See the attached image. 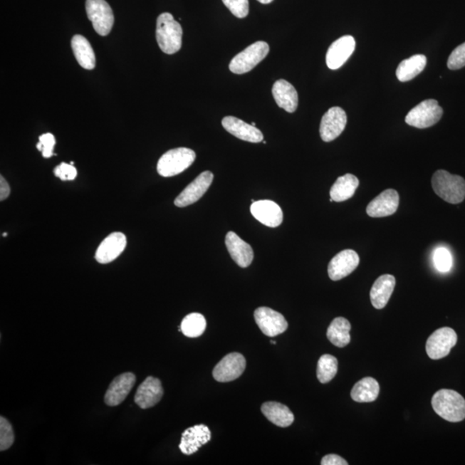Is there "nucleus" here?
<instances>
[{"label": "nucleus", "mask_w": 465, "mask_h": 465, "mask_svg": "<svg viewBox=\"0 0 465 465\" xmlns=\"http://www.w3.org/2000/svg\"><path fill=\"white\" fill-rule=\"evenodd\" d=\"M183 30L174 16L168 12L160 14L156 26V39L162 52L174 55L182 47Z\"/></svg>", "instance_id": "f257e3e1"}, {"label": "nucleus", "mask_w": 465, "mask_h": 465, "mask_svg": "<svg viewBox=\"0 0 465 465\" xmlns=\"http://www.w3.org/2000/svg\"><path fill=\"white\" fill-rule=\"evenodd\" d=\"M432 406L435 413L450 422H459L465 419V400L451 390H440L434 395Z\"/></svg>", "instance_id": "f03ea898"}, {"label": "nucleus", "mask_w": 465, "mask_h": 465, "mask_svg": "<svg viewBox=\"0 0 465 465\" xmlns=\"http://www.w3.org/2000/svg\"><path fill=\"white\" fill-rule=\"evenodd\" d=\"M432 187L440 199L451 204L462 203L465 199V180L459 175L438 170L432 178Z\"/></svg>", "instance_id": "7ed1b4c3"}, {"label": "nucleus", "mask_w": 465, "mask_h": 465, "mask_svg": "<svg viewBox=\"0 0 465 465\" xmlns=\"http://www.w3.org/2000/svg\"><path fill=\"white\" fill-rule=\"evenodd\" d=\"M196 160L194 151L187 147H178L164 153L159 160L157 172L160 176H176L190 167Z\"/></svg>", "instance_id": "20e7f679"}, {"label": "nucleus", "mask_w": 465, "mask_h": 465, "mask_svg": "<svg viewBox=\"0 0 465 465\" xmlns=\"http://www.w3.org/2000/svg\"><path fill=\"white\" fill-rule=\"evenodd\" d=\"M270 51L266 42H256L251 44L244 51L234 56L229 64V69L234 73H249L264 60Z\"/></svg>", "instance_id": "39448f33"}, {"label": "nucleus", "mask_w": 465, "mask_h": 465, "mask_svg": "<svg viewBox=\"0 0 465 465\" xmlns=\"http://www.w3.org/2000/svg\"><path fill=\"white\" fill-rule=\"evenodd\" d=\"M442 116L443 109L439 106L438 101L427 100L407 113L405 122L407 125L417 129H427L436 125Z\"/></svg>", "instance_id": "423d86ee"}, {"label": "nucleus", "mask_w": 465, "mask_h": 465, "mask_svg": "<svg viewBox=\"0 0 465 465\" xmlns=\"http://www.w3.org/2000/svg\"><path fill=\"white\" fill-rule=\"evenodd\" d=\"M85 10L98 34L109 35L114 24V14L109 4L105 0H86Z\"/></svg>", "instance_id": "0eeeda50"}, {"label": "nucleus", "mask_w": 465, "mask_h": 465, "mask_svg": "<svg viewBox=\"0 0 465 465\" xmlns=\"http://www.w3.org/2000/svg\"><path fill=\"white\" fill-rule=\"evenodd\" d=\"M458 341V335L451 328H442L436 330L427 341V355L432 360H440L449 355L452 348Z\"/></svg>", "instance_id": "6e6552de"}, {"label": "nucleus", "mask_w": 465, "mask_h": 465, "mask_svg": "<svg viewBox=\"0 0 465 465\" xmlns=\"http://www.w3.org/2000/svg\"><path fill=\"white\" fill-rule=\"evenodd\" d=\"M254 319L259 329L268 337L281 335L289 326L285 316L267 307L258 308L254 311Z\"/></svg>", "instance_id": "1a4fd4ad"}, {"label": "nucleus", "mask_w": 465, "mask_h": 465, "mask_svg": "<svg viewBox=\"0 0 465 465\" xmlns=\"http://www.w3.org/2000/svg\"><path fill=\"white\" fill-rule=\"evenodd\" d=\"M246 365V359L241 353H229L214 368L213 377L220 382L236 380L244 374Z\"/></svg>", "instance_id": "9d476101"}, {"label": "nucleus", "mask_w": 465, "mask_h": 465, "mask_svg": "<svg viewBox=\"0 0 465 465\" xmlns=\"http://www.w3.org/2000/svg\"><path fill=\"white\" fill-rule=\"evenodd\" d=\"M348 117L345 110L335 106L329 109L322 118L320 125V135L323 141L330 142L339 137L347 125Z\"/></svg>", "instance_id": "9b49d317"}, {"label": "nucleus", "mask_w": 465, "mask_h": 465, "mask_svg": "<svg viewBox=\"0 0 465 465\" xmlns=\"http://www.w3.org/2000/svg\"><path fill=\"white\" fill-rule=\"evenodd\" d=\"M214 179L211 172L205 171L192 181L184 189V191L176 197L174 204L177 207L184 208L196 203L208 191Z\"/></svg>", "instance_id": "f8f14e48"}, {"label": "nucleus", "mask_w": 465, "mask_h": 465, "mask_svg": "<svg viewBox=\"0 0 465 465\" xmlns=\"http://www.w3.org/2000/svg\"><path fill=\"white\" fill-rule=\"evenodd\" d=\"M360 264V256L355 251L347 249L335 255L329 263L328 273L333 281H339L351 274Z\"/></svg>", "instance_id": "ddd939ff"}, {"label": "nucleus", "mask_w": 465, "mask_h": 465, "mask_svg": "<svg viewBox=\"0 0 465 465\" xmlns=\"http://www.w3.org/2000/svg\"><path fill=\"white\" fill-rule=\"evenodd\" d=\"M356 48L355 39L352 36H344L336 40L329 47L326 56L328 67L332 70L339 69L347 63Z\"/></svg>", "instance_id": "4468645a"}, {"label": "nucleus", "mask_w": 465, "mask_h": 465, "mask_svg": "<svg viewBox=\"0 0 465 465\" xmlns=\"http://www.w3.org/2000/svg\"><path fill=\"white\" fill-rule=\"evenodd\" d=\"M135 375L125 372L115 377L105 395V402L110 407H116L125 400L135 384Z\"/></svg>", "instance_id": "2eb2a0df"}, {"label": "nucleus", "mask_w": 465, "mask_h": 465, "mask_svg": "<svg viewBox=\"0 0 465 465\" xmlns=\"http://www.w3.org/2000/svg\"><path fill=\"white\" fill-rule=\"evenodd\" d=\"M163 395L162 382L158 378L147 377L138 387L135 396V402L142 409H150L162 400Z\"/></svg>", "instance_id": "dca6fc26"}, {"label": "nucleus", "mask_w": 465, "mask_h": 465, "mask_svg": "<svg viewBox=\"0 0 465 465\" xmlns=\"http://www.w3.org/2000/svg\"><path fill=\"white\" fill-rule=\"evenodd\" d=\"M126 245L125 234L120 232L111 233L98 246L95 254L96 261L100 264H109L120 256Z\"/></svg>", "instance_id": "f3484780"}, {"label": "nucleus", "mask_w": 465, "mask_h": 465, "mask_svg": "<svg viewBox=\"0 0 465 465\" xmlns=\"http://www.w3.org/2000/svg\"><path fill=\"white\" fill-rule=\"evenodd\" d=\"M398 192L393 189H388L378 195L368 204L366 213L370 217L381 218L393 215L399 207Z\"/></svg>", "instance_id": "a211bd4d"}, {"label": "nucleus", "mask_w": 465, "mask_h": 465, "mask_svg": "<svg viewBox=\"0 0 465 465\" xmlns=\"http://www.w3.org/2000/svg\"><path fill=\"white\" fill-rule=\"evenodd\" d=\"M251 213L262 224L270 228H277L283 222V211L279 205L271 200L254 202Z\"/></svg>", "instance_id": "6ab92c4d"}, {"label": "nucleus", "mask_w": 465, "mask_h": 465, "mask_svg": "<svg viewBox=\"0 0 465 465\" xmlns=\"http://www.w3.org/2000/svg\"><path fill=\"white\" fill-rule=\"evenodd\" d=\"M211 439V432L205 425L189 427L182 434L179 449L184 455H192Z\"/></svg>", "instance_id": "aec40b11"}, {"label": "nucleus", "mask_w": 465, "mask_h": 465, "mask_svg": "<svg viewBox=\"0 0 465 465\" xmlns=\"http://www.w3.org/2000/svg\"><path fill=\"white\" fill-rule=\"evenodd\" d=\"M221 125L229 133L242 141L258 143L263 141L264 135L256 127L234 117H226L222 119Z\"/></svg>", "instance_id": "412c9836"}, {"label": "nucleus", "mask_w": 465, "mask_h": 465, "mask_svg": "<svg viewBox=\"0 0 465 465\" xmlns=\"http://www.w3.org/2000/svg\"><path fill=\"white\" fill-rule=\"evenodd\" d=\"M225 244L236 264L241 268H246L252 264L254 250L252 246L241 240L234 232L230 231L225 238Z\"/></svg>", "instance_id": "4be33fe9"}, {"label": "nucleus", "mask_w": 465, "mask_h": 465, "mask_svg": "<svg viewBox=\"0 0 465 465\" xmlns=\"http://www.w3.org/2000/svg\"><path fill=\"white\" fill-rule=\"evenodd\" d=\"M395 286H396V278L394 276L385 274L380 276L370 290V302L377 310H382L388 303L392 296Z\"/></svg>", "instance_id": "5701e85b"}, {"label": "nucleus", "mask_w": 465, "mask_h": 465, "mask_svg": "<svg viewBox=\"0 0 465 465\" xmlns=\"http://www.w3.org/2000/svg\"><path fill=\"white\" fill-rule=\"evenodd\" d=\"M273 95L278 107L289 113H293L298 109V94L290 82L278 80L273 86Z\"/></svg>", "instance_id": "b1692460"}, {"label": "nucleus", "mask_w": 465, "mask_h": 465, "mask_svg": "<svg viewBox=\"0 0 465 465\" xmlns=\"http://www.w3.org/2000/svg\"><path fill=\"white\" fill-rule=\"evenodd\" d=\"M261 412L274 425L288 427L294 422L295 417L289 407L281 402H267L261 406Z\"/></svg>", "instance_id": "393cba45"}, {"label": "nucleus", "mask_w": 465, "mask_h": 465, "mask_svg": "<svg viewBox=\"0 0 465 465\" xmlns=\"http://www.w3.org/2000/svg\"><path fill=\"white\" fill-rule=\"evenodd\" d=\"M72 49L78 63L82 68L88 70L95 68V53L85 37L80 35L74 36L72 38Z\"/></svg>", "instance_id": "a878e982"}, {"label": "nucleus", "mask_w": 465, "mask_h": 465, "mask_svg": "<svg viewBox=\"0 0 465 465\" xmlns=\"http://www.w3.org/2000/svg\"><path fill=\"white\" fill-rule=\"evenodd\" d=\"M360 185V180L356 176L348 174L340 177L333 184L330 190V197L333 201H347L355 195L357 187Z\"/></svg>", "instance_id": "bb28decb"}, {"label": "nucleus", "mask_w": 465, "mask_h": 465, "mask_svg": "<svg viewBox=\"0 0 465 465\" xmlns=\"http://www.w3.org/2000/svg\"><path fill=\"white\" fill-rule=\"evenodd\" d=\"M380 387L372 377H365L353 386L351 397L357 402H372L377 400Z\"/></svg>", "instance_id": "cd10ccee"}, {"label": "nucleus", "mask_w": 465, "mask_h": 465, "mask_svg": "<svg viewBox=\"0 0 465 465\" xmlns=\"http://www.w3.org/2000/svg\"><path fill=\"white\" fill-rule=\"evenodd\" d=\"M351 324L344 318H337L333 320L328 328L327 336L333 345L338 348H345L351 341Z\"/></svg>", "instance_id": "c85d7f7f"}, {"label": "nucleus", "mask_w": 465, "mask_h": 465, "mask_svg": "<svg viewBox=\"0 0 465 465\" xmlns=\"http://www.w3.org/2000/svg\"><path fill=\"white\" fill-rule=\"evenodd\" d=\"M427 63V57L424 55H415L402 61L397 69V79L402 82L414 79L425 69Z\"/></svg>", "instance_id": "c756f323"}, {"label": "nucleus", "mask_w": 465, "mask_h": 465, "mask_svg": "<svg viewBox=\"0 0 465 465\" xmlns=\"http://www.w3.org/2000/svg\"><path fill=\"white\" fill-rule=\"evenodd\" d=\"M207 323L203 315L199 313H192L185 316L181 323V332L189 338H197L207 329Z\"/></svg>", "instance_id": "7c9ffc66"}, {"label": "nucleus", "mask_w": 465, "mask_h": 465, "mask_svg": "<svg viewBox=\"0 0 465 465\" xmlns=\"http://www.w3.org/2000/svg\"><path fill=\"white\" fill-rule=\"evenodd\" d=\"M338 372V360L330 355H324L320 357L318 364V378L322 384H328Z\"/></svg>", "instance_id": "2f4dec72"}, {"label": "nucleus", "mask_w": 465, "mask_h": 465, "mask_svg": "<svg viewBox=\"0 0 465 465\" xmlns=\"http://www.w3.org/2000/svg\"><path fill=\"white\" fill-rule=\"evenodd\" d=\"M15 442V434L11 424L4 417H0V451L9 449Z\"/></svg>", "instance_id": "473e14b6"}, {"label": "nucleus", "mask_w": 465, "mask_h": 465, "mask_svg": "<svg viewBox=\"0 0 465 465\" xmlns=\"http://www.w3.org/2000/svg\"><path fill=\"white\" fill-rule=\"evenodd\" d=\"M434 263L440 273H447L452 266V257L449 250L444 248H439L434 254Z\"/></svg>", "instance_id": "72a5a7b5"}, {"label": "nucleus", "mask_w": 465, "mask_h": 465, "mask_svg": "<svg viewBox=\"0 0 465 465\" xmlns=\"http://www.w3.org/2000/svg\"><path fill=\"white\" fill-rule=\"evenodd\" d=\"M222 2L238 19H244L249 14V0H222Z\"/></svg>", "instance_id": "f704fd0d"}, {"label": "nucleus", "mask_w": 465, "mask_h": 465, "mask_svg": "<svg viewBox=\"0 0 465 465\" xmlns=\"http://www.w3.org/2000/svg\"><path fill=\"white\" fill-rule=\"evenodd\" d=\"M447 67L451 70L465 67V43L460 44L451 52L447 61Z\"/></svg>", "instance_id": "c9c22d12"}, {"label": "nucleus", "mask_w": 465, "mask_h": 465, "mask_svg": "<svg viewBox=\"0 0 465 465\" xmlns=\"http://www.w3.org/2000/svg\"><path fill=\"white\" fill-rule=\"evenodd\" d=\"M56 145V138L51 133L43 134L39 137L37 150L42 152L44 158H51L53 155V147Z\"/></svg>", "instance_id": "e433bc0d"}, {"label": "nucleus", "mask_w": 465, "mask_h": 465, "mask_svg": "<svg viewBox=\"0 0 465 465\" xmlns=\"http://www.w3.org/2000/svg\"><path fill=\"white\" fill-rule=\"evenodd\" d=\"M53 174L63 181L73 180L77 177V170L71 163L63 162L53 169Z\"/></svg>", "instance_id": "4c0bfd02"}, {"label": "nucleus", "mask_w": 465, "mask_h": 465, "mask_svg": "<svg viewBox=\"0 0 465 465\" xmlns=\"http://www.w3.org/2000/svg\"><path fill=\"white\" fill-rule=\"evenodd\" d=\"M322 465H348V463L341 456L335 454H328L324 456L320 462Z\"/></svg>", "instance_id": "58836bf2"}, {"label": "nucleus", "mask_w": 465, "mask_h": 465, "mask_svg": "<svg viewBox=\"0 0 465 465\" xmlns=\"http://www.w3.org/2000/svg\"><path fill=\"white\" fill-rule=\"evenodd\" d=\"M11 194L9 184L3 176L0 177V200L4 201Z\"/></svg>", "instance_id": "ea45409f"}, {"label": "nucleus", "mask_w": 465, "mask_h": 465, "mask_svg": "<svg viewBox=\"0 0 465 465\" xmlns=\"http://www.w3.org/2000/svg\"><path fill=\"white\" fill-rule=\"evenodd\" d=\"M259 3L264 4V5H267V4H270L273 1V0H257Z\"/></svg>", "instance_id": "a19ab883"}, {"label": "nucleus", "mask_w": 465, "mask_h": 465, "mask_svg": "<svg viewBox=\"0 0 465 465\" xmlns=\"http://www.w3.org/2000/svg\"><path fill=\"white\" fill-rule=\"evenodd\" d=\"M271 344H274V345H275V344H276V343H276V341H275V340H271Z\"/></svg>", "instance_id": "79ce46f5"}, {"label": "nucleus", "mask_w": 465, "mask_h": 465, "mask_svg": "<svg viewBox=\"0 0 465 465\" xmlns=\"http://www.w3.org/2000/svg\"><path fill=\"white\" fill-rule=\"evenodd\" d=\"M252 125L254 126V127H256V123L253 122V123H252Z\"/></svg>", "instance_id": "37998d69"}, {"label": "nucleus", "mask_w": 465, "mask_h": 465, "mask_svg": "<svg viewBox=\"0 0 465 465\" xmlns=\"http://www.w3.org/2000/svg\"><path fill=\"white\" fill-rule=\"evenodd\" d=\"M3 236H5V237L7 236V234L6 233L4 234Z\"/></svg>", "instance_id": "c03bdc74"}]
</instances>
